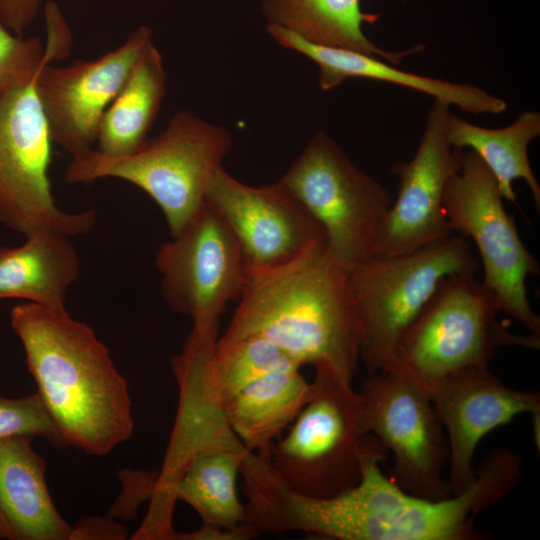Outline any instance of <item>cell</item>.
<instances>
[{
	"label": "cell",
	"mask_w": 540,
	"mask_h": 540,
	"mask_svg": "<svg viewBox=\"0 0 540 540\" xmlns=\"http://www.w3.org/2000/svg\"><path fill=\"white\" fill-rule=\"evenodd\" d=\"M12 435L39 436L57 448L70 447L37 392L20 398L0 395V438Z\"/></svg>",
	"instance_id": "obj_28"
},
{
	"label": "cell",
	"mask_w": 540,
	"mask_h": 540,
	"mask_svg": "<svg viewBox=\"0 0 540 540\" xmlns=\"http://www.w3.org/2000/svg\"><path fill=\"white\" fill-rule=\"evenodd\" d=\"M445 131L451 146L473 151L494 176L503 199L516 202L513 182L523 179L540 211V186L528 158L530 142L540 135V114L525 111L510 125L491 129L476 126L448 111Z\"/></svg>",
	"instance_id": "obj_24"
},
{
	"label": "cell",
	"mask_w": 540,
	"mask_h": 540,
	"mask_svg": "<svg viewBox=\"0 0 540 540\" xmlns=\"http://www.w3.org/2000/svg\"><path fill=\"white\" fill-rule=\"evenodd\" d=\"M232 144L225 128L180 111L161 134L134 153L112 157L92 148L72 156L64 179L92 183L118 178L134 184L159 206L174 236L204 204L209 183Z\"/></svg>",
	"instance_id": "obj_4"
},
{
	"label": "cell",
	"mask_w": 540,
	"mask_h": 540,
	"mask_svg": "<svg viewBox=\"0 0 540 540\" xmlns=\"http://www.w3.org/2000/svg\"><path fill=\"white\" fill-rule=\"evenodd\" d=\"M290 367L301 368L281 347L255 335L218 339L211 359L214 385L223 405L254 380Z\"/></svg>",
	"instance_id": "obj_26"
},
{
	"label": "cell",
	"mask_w": 540,
	"mask_h": 540,
	"mask_svg": "<svg viewBox=\"0 0 540 540\" xmlns=\"http://www.w3.org/2000/svg\"><path fill=\"white\" fill-rule=\"evenodd\" d=\"M264 337L300 366L352 384L360 334L346 271L326 246L283 266L247 270L239 304L220 340Z\"/></svg>",
	"instance_id": "obj_3"
},
{
	"label": "cell",
	"mask_w": 540,
	"mask_h": 540,
	"mask_svg": "<svg viewBox=\"0 0 540 540\" xmlns=\"http://www.w3.org/2000/svg\"><path fill=\"white\" fill-rule=\"evenodd\" d=\"M166 80L162 55L151 43L101 119L96 140L99 152L125 156L147 143L166 94Z\"/></svg>",
	"instance_id": "obj_23"
},
{
	"label": "cell",
	"mask_w": 540,
	"mask_h": 540,
	"mask_svg": "<svg viewBox=\"0 0 540 540\" xmlns=\"http://www.w3.org/2000/svg\"><path fill=\"white\" fill-rule=\"evenodd\" d=\"M122 491L112 505L110 516L129 521L135 517L138 508L153 496L157 472L126 469L119 473Z\"/></svg>",
	"instance_id": "obj_29"
},
{
	"label": "cell",
	"mask_w": 540,
	"mask_h": 540,
	"mask_svg": "<svg viewBox=\"0 0 540 540\" xmlns=\"http://www.w3.org/2000/svg\"><path fill=\"white\" fill-rule=\"evenodd\" d=\"M32 439L0 438V519L10 540H70L72 526L51 498L46 464Z\"/></svg>",
	"instance_id": "obj_19"
},
{
	"label": "cell",
	"mask_w": 540,
	"mask_h": 540,
	"mask_svg": "<svg viewBox=\"0 0 540 540\" xmlns=\"http://www.w3.org/2000/svg\"><path fill=\"white\" fill-rule=\"evenodd\" d=\"M171 237L155 255L164 301L173 312L189 316L193 325L218 326L246 282L238 239L206 203Z\"/></svg>",
	"instance_id": "obj_13"
},
{
	"label": "cell",
	"mask_w": 540,
	"mask_h": 540,
	"mask_svg": "<svg viewBox=\"0 0 540 540\" xmlns=\"http://www.w3.org/2000/svg\"><path fill=\"white\" fill-rule=\"evenodd\" d=\"M217 340L214 333L192 329L181 352L171 359L178 406L155 490L141 524L150 535L165 536L174 530L175 489L196 455L215 448H246L230 427L214 385L211 359Z\"/></svg>",
	"instance_id": "obj_11"
},
{
	"label": "cell",
	"mask_w": 540,
	"mask_h": 540,
	"mask_svg": "<svg viewBox=\"0 0 540 540\" xmlns=\"http://www.w3.org/2000/svg\"><path fill=\"white\" fill-rule=\"evenodd\" d=\"M262 13L267 24L284 27L311 43L362 52L393 64L422 47L400 52L377 47L362 26L375 23L380 15L363 12L360 0H263Z\"/></svg>",
	"instance_id": "obj_22"
},
{
	"label": "cell",
	"mask_w": 540,
	"mask_h": 540,
	"mask_svg": "<svg viewBox=\"0 0 540 540\" xmlns=\"http://www.w3.org/2000/svg\"><path fill=\"white\" fill-rule=\"evenodd\" d=\"M312 392L300 413L270 449L269 461L293 491L331 498L361 478L362 445L359 392L338 377L315 371Z\"/></svg>",
	"instance_id": "obj_8"
},
{
	"label": "cell",
	"mask_w": 540,
	"mask_h": 540,
	"mask_svg": "<svg viewBox=\"0 0 540 540\" xmlns=\"http://www.w3.org/2000/svg\"><path fill=\"white\" fill-rule=\"evenodd\" d=\"M479 263L466 238L448 236L417 250L377 254L346 271L368 375L392 366L397 345L441 282L475 276Z\"/></svg>",
	"instance_id": "obj_5"
},
{
	"label": "cell",
	"mask_w": 540,
	"mask_h": 540,
	"mask_svg": "<svg viewBox=\"0 0 540 540\" xmlns=\"http://www.w3.org/2000/svg\"><path fill=\"white\" fill-rule=\"evenodd\" d=\"M0 539H8V532L0 519Z\"/></svg>",
	"instance_id": "obj_32"
},
{
	"label": "cell",
	"mask_w": 540,
	"mask_h": 540,
	"mask_svg": "<svg viewBox=\"0 0 540 540\" xmlns=\"http://www.w3.org/2000/svg\"><path fill=\"white\" fill-rule=\"evenodd\" d=\"M278 181L320 224L345 271L377 255L392 198L327 133L316 132Z\"/></svg>",
	"instance_id": "obj_7"
},
{
	"label": "cell",
	"mask_w": 540,
	"mask_h": 540,
	"mask_svg": "<svg viewBox=\"0 0 540 540\" xmlns=\"http://www.w3.org/2000/svg\"><path fill=\"white\" fill-rule=\"evenodd\" d=\"M46 45L35 37L12 32L0 22V96L34 78L43 66L69 54V47L54 34Z\"/></svg>",
	"instance_id": "obj_27"
},
{
	"label": "cell",
	"mask_w": 540,
	"mask_h": 540,
	"mask_svg": "<svg viewBox=\"0 0 540 540\" xmlns=\"http://www.w3.org/2000/svg\"><path fill=\"white\" fill-rule=\"evenodd\" d=\"M498 312L475 276L445 278L403 334L387 371H402L427 391L450 374L488 367L500 346L539 348V336L511 334L497 322Z\"/></svg>",
	"instance_id": "obj_6"
},
{
	"label": "cell",
	"mask_w": 540,
	"mask_h": 540,
	"mask_svg": "<svg viewBox=\"0 0 540 540\" xmlns=\"http://www.w3.org/2000/svg\"><path fill=\"white\" fill-rule=\"evenodd\" d=\"M10 320L37 393L70 446L105 456L132 436L127 382L90 326L66 309L29 302L14 306Z\"/></svg>",
	"instance_id": "obj_2"
},
{
	"label": "cell",
	"mask_w": 540,
	"mask_h": 540,
	"mask_svg": "<svg viewBox=\"0 0 540 540\" xmlns=\"http://www.w3.org/2000/svg\"><path fill=\"white\" fill-rule=\"evenodd\" d=\"M387 449L372 434L362 445L361 478L350 490L313 498L291 493L283 508L285 525L339 540H482L476 516L516 487L522 472L519 455L508 448L490 452L462 492L440 500L410 494L387 478L380 464Z\"/></svg>",
	"instance_id": "obj_1"
},
{
	"label": "cell",
	"mask_w": 540,
	"mask_h": 540,
	"mask_svg": "<svg viewBox=\"0 0 540 540\" xmlns=\"http://www.w3.org/2000/svg\"><path fill=\"white\" fill-rule=\"evenodd\" d=\"M268 34L281 46L296 51L318 66L321 89L330 90L350 78H366L393 83L427 94L447 106H457L474 114H499L507 109L505 100L470 84L403 71L362 52L311 43L296 33L274 24H267Z\"/></svg>",
	"instance_id": "obj_18"
},
{
	"label": "cell",
	"mask_w": 540,
	"mask_h": 540,
	"mask_svg": "<svg viewBox=\"0 0 540 540\" xmlns=\"http://www.w3.org/2000/svg\"><path fill=\"white\" fill-rule=\"evenodd\" d=\"M503 200L482 160L471 150L463 151L460 169L448 180L442 200L450 230L470 238L477 247L484 270L481 283L499 312L539 336L540 318L526 289V279L539 273V264L522 242Z\"/></svg>",
	"instance_id": "obj_9"
},
{
	"label": "cell",
	"mask_w": 540,
	"mask_h": 540,
	"mask_svg": "<svg viewBox=\"0 0 540 540\" xmlns=\"http://www.w3.org/2000/svg\"><path fill=\"white\" fill-rule=\"evenodd\" d=\"M204 203L235 234L247 270L280 267L326 246L320 224L279 181L250 186L222 167L211 179Z\"/></svg>",
	"instance_id": "obj_14"
},
{
	"label": "cell",
	"mask_w": 540,
	"mask_h": 540,
	"mask_svg": "<svg viewBox=\"0 0 540 540\" xmlns=\"http://www.w3.org/2000/svg\"><path fill=\"white\" fill-rule=\"evenodd\" d=\"M151 43V28L140 26L96 59L40 70L36 87L53 144L71 156L92 149L105 111Z\"/></svg>",
	"instance_id": "obj_15"
},
{
	"label": "cell",
	"mask_w": 540,
	"mask_h": 540,
	"mask_svg": "<svg viewBox=\"0 0 540 540\" xmlns=\"http://www.w3.org/2000/svg\"><path fill=\"white\" fill-rule=\"evenodd\" d=\"M128 536V531L118 519L112 516H93L81 519L75 527H72L70 540L76 539H112L123 540Z\"/></svg>",
	"instance_id": "obj_30"
},
{
	"label": "cell",
	"mask_w": 540,
	"mask_h": 540,
	"mask_svg": "<svg viewBox=\"0 0 540 540\" xmlns=\"http://www.w3.org/2000/svg\"><path fill=\"white\" fill-rule=\"evenodd\" d=\"M44 0H0V22L23 35L35 20Z\"/></svg>",
	"instance_id": "obj_31"
},
{
	"label": "cell",
	"mask_w": 540,
	"mask_h": 540,
	"mask_svg": "<svg viewBox=\"0 0 540 540\" xmlns=\"http://www.w3.org/2000/svg\"><path fill=\"white\" fill-rule=\"evenodd\" d=\"M448 111L449 106L435 100L414 157L391 167L398 178V192L377 254L408 253L452 235L442 200L448 180L460 169L463 149L447 140Z\"/></svg>",
	"instance_id": "obj_16"
},
{
	"label": "cell",
	"mask_w": 540,
	"mask_h": 540,
	"mask_svg": "<svg viewBox=\"0 0 540 540\" xmlns=\"http://www.w3.org/2000/svg\"><path fill=\"white\" fill-rule=\"evenodd\" d=\"M39 72L0 96V222L25 237L53 231L71 238L92 230L96 214L65 212L55 203L48 175L53 141L37 92Z\"/></svg>",
	"instance_id": "obj_10"
},
{
	"label": "cell",
	"mask_w": 540,
	"mask_h": 540,
	"mask_svg": "<svg viewBox=\"0 0 540 540\" xmlns=\"http://www.w3.org/2000/svg\"><path fill=\"white\" fill-rule=\"evenodd\" d=\"M368 376L359 392L362 429L392 452L394 482L429 500L451 496L443 478L448 444L428 392L402 371Z\"/></svg>",
	"instance_id": "obj_12"
},
{
	"label": "cell",
	"mask_w": 540,
	"mask_h": 540,
	"mask_svg": "<svg viewBox=\"0 0 540 540\" xmlns=\"http://www.w3.org/2000/svg\"><path fill=\"white\" fill-rule=\"evenodd\" d=\"M70 237L38 231L17 247H0V299L65 310L70 286L80 275V259Z\"/></svg>",
	"instance_id": "obj_20"
},
{
	"label": "cell",
	"mask_w": 540,
	"mask_h": 540,
	"mask_svg": "<svg viewBox=\"0 0 540 540\" xmlns=\"http://www.w3.org/2000/svg\"><path fill=\"white\" fill-rule=\"evenodd\" d=\"M249 450L215 448L196 455L184 470L175 498L199 515L202 525L234 530L244 524L245 503L239 498L237 480Z\"/></svg>",
	"instance_id": "obj_25"
},
{
	"label": "cell",
	"mask_w": 540,
	"mask_h": 540,
	"mask_svg": "<svg viewBox=\"0 0 540 540\" xmlns=\"http://www.w3.org/2000/svg\"><path fill=\"white\" fill-rule=\"evenodd\" d=\"M427 391L447 432L446 481L451 495L465 490L474 479L475 450L486 434L521 414L539 417L538 393L508 387L488 367L450 374Z\"/></svg>",
	"instance_id": "obj_17"
},
{
	"label": "cell",
	"mask_w": 540,
	"mask_h": 540,
	"mask_svg": "<svg viewBox=\"0 0 540 540\" xmlns=\"http://www.w3.org/2000/svg\"><path fill=\"white\" fill-rule=\"evenodd\" d=\"M312 392L300 368L272 371L245 386L224 405L230 427L251 452L270 454Z\"/></svg>",
	"instance_id": "obj_21"
}]
</instances>
